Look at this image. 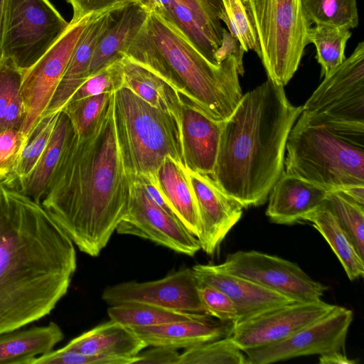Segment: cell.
<instances>
[{"instance_id":"1","label":"cell","mask_w":364,"mask_h":364,"mask_svg":"<svg viewBox=\"0 0 364 364\" xmlns=\"http://www.w3.org/2000/svg\"><path fill=\"white\" fill-rule=\"evenodd\" d=\"M76 268L75 245L41 204L0 183V334L50 314Z\"/></svg>"},{"instance_id":"2","label":"cell","mask_w":364,"mask_h":364,"mask_svg":"<svg viewBox=\"0 0 364 364\" xmlns=\"http://www.w3.org/2000/svg\"><path fill=\"white\" fill-rule=\"evenodd\" d=\"M114 93L87 132L78 136L73 129L41 200L73 244L91 257L108 244L130 195L116 135Z\"/></svg>"},{"instance_id":"3","label":"cell","mask_w":364,"mask_h":364,"mask_svg":"<svg viewBox=\"0 0 364 364\" xmlns=\"http://www.w3.org/2000/svg\"><path fill=\"white\" fill-rule=\"evenodd\" d=\"M302 112L269 78L242 95L223 122L211 177L243 208L265 203L284 171L286 144Z\"/></svg>"},{"instance_id":"4","label":"cell","mask_w":364,"mask_h":364,"mask_svg":"<svg viewBox=\"0 0 364 364\" xmlns=\"http://www.w3.org/2000/svg\"><path fill=\"white\" fill-rule=\"evenodd\" d=\"M286 151V173L329 191L364 186V124L316 122L301 114Z\"/></svg>"},{"instance_id":"5","label":"cell","mask_w":364,"mask_h":364,"mask_svg":"<svg viewBox=\"0 0 364 364\" xmlns=\"http://www.w3.org/2000/svg\"><path fill=\"white\" fill-rule=\"evenodd\" d=\"M147 31L169 68L184 87L186 98L210 119L224 122L243 94L233 56L220 65L205 58L173 24L149 12Z\"/></svg>"},{"instance_id":"6","label":"cell","mask_w":364,"mask_h":364,"mask_svg":"<svg viewBox=\"0 0 364 364\" xmlns=\"http://www.w3.org/2000/svg\"><path fill=\"white\" fill-rule=\"evenodd\" d=\"M114 113L128 176L156 177L167 156L184 166L180 120L173 114L151 105L126 87L114 93Z\"/></svg>"},{"instance_id":"7","label":"cell","mask_w":364,"mask_h":364,"mask_svg":"<svg viewBox=\"0 0 364 364\" xmlns=\"http://www.w3.org/2000/svg\"><path fill=\"white\" fill-rule=\"evenodd\" d=\"M267 78L284 86L296 72L311 23L301 0H249Z\"/></svg>"},{"instance_id":"8","label":"cell","mask_w":364,"mask_h":364,"mask_svg":"<svg viewBox=\"0 0 364 364\" xmlns=\"http://www.w3.org/2000/svg\"><path fill=\"white\" fill-rule=\"evenodd\" d=\"M69 25L49 0H4L1 58L26 70Z\"/></svg>"},{"instance_id":"9","label":"cell","mask_w":364,"mask_h":364,"mask_svg":"<svg viewBox=\"0 0 364 364\" xmlns=\"http://www.w3.org/2000/svg\"><path fill=\"white\" fill-rule=\"evenodd\" d=\"M316 122L364 124V42L329 74L302 106Z\"/></svg>"},{"instance_id":"10","label":"cell","mask_w":364,"mask_h":364,"mask_svg":"<svg viewBox=\"0 0 364 364\" xmlns=\"http://www.w3.org/2000/svg\"><path fill=\"white\" fill-rule=\"evenodd\" d=\"M92 16L71 20L48 50L24 70L20 87L25 110L21 131L29 138L43 118L75 47Z\"/></svg>"},{"instance_id":"11","label":"cell","mask_w":364,"mask_h":364,"mask_svg":"<svg viewBox=\"0 0 364 364\" xmlns=\"http://www.w3.org/2000/svg\"><path fill=\"white\" fill-rule=\"evenodd\" d=\"M130 177L127 210L116 232L151 240L178 253L194 256L200 246L179 219L156 203L146 192L140 178Z\"/></svg>"},{"instance_id":"12","label":"cell","mask_w":364,"mask_h":364,"mask_svg":"<svg viewBox=\"0 0 364 364\" xmlns=\"http://www.w3.org/2000/svg\"><path fill=\"white\" fill-rule=\"evenodd\" d=\"M217 266L298 301L319 300L328 289L296 263L256 250L229 254Z\"/></svg>"},{"instance_id":"13","label":"cell","mask_w":364,"mask_h":364,"mask_svg":"<svg viewBox=\"0 0 364 364\" xmlns=\"http://www.w3.org/2000/svg\"><path fill=\"white\" fill-rule=\"evenodd\" d=\"M353 319L350 309L336 306L325 316L285 339L243 350L245 364H269L299 356L321 355L341 350Z\"/></svg>"},{"instance_id":"14","label":"cell","mask_w":364,"mask_h":364,"mask_svg":"<svg viewBox=\"0 0 364 364\" xmlns=\"http://www.w3.org/2000/svg\"><path fill=\"white\" fill-rule=\"evenodd\" d=\"M199 286L192 267L183 268L154 281H129L109 286L103 291L102 298L109 306L139 304L206 314Z\"/></svg>"},{"instance_id":"15","label":"cell","mask_w":364,"mask_h":364,"mask_svg":"<svg viewBox=\"0 0 364 364\" xmlns=\"http://www.w3.org/2000/svg\"><path fill=\"white\" fill-rule=\"evenodd\" d=\"M336 306L321 299L294 301L234 323L230 336L242 350L272 344L325 316Z\"/></svg>"},{"instance_id":"16","label":"cell","mask_w":364,"mask_h":364,"mask_svg":"<svg viewBox=\"0 0 364 364\" xmlns=\"http://www.w3.org/2000/svg\"><path fill=\"white\" fill-rule=\"evenodd\" d=\"M196 201L200 249L213 255L240 220L243 207L228 196L208 174L186 169Z\"/></svg>"},{"instance_id":"17","label":"cell","mask_w":364,"mask_h":364,"mask_svg":"<svg viewBox=\"0 0 364 364\" xmlns=\"http://www.w3.org/2000/svg\"><path fill=\"white\" fill-rule=\"evenodd\" d=\"M192 269L200 283L217 288L231 299L237 309L236 323L298 301L248 279L222 270L217 264H196Z\"/></svg>"},{"instance_id":"18","label":"cell","mask_w":364,"mask_h":364,"mask_svg":"<svg viewBox=\"0 0 364 364\" xmlns=\"http://www.w3.org/2000/svg\"><path fill=\"white\" fill-rule=\"evenodd\" d=\"M180 124L185 168L211 176L217 160L223 122L210 119L189 101H183Z\"/></svg>"},{"instance_id":"19","label":"cell","mask_w":364,"mask_h":364,"mask_svg":"<svg viewBox=\"0 0 364 364\" xmlns=\"http://www.w3.org/2000/svg\"><path fill=\"white\" fill-rule=\"evenodd\" d=\"M119 7L92 16L75 47L43 117L60 112L75 92L87 79L94 50L115 18Z\"/></svg>"},{"instance_id":"20","label":"cell","mask_w":364,"mask_h":364,"mask_svg":"<svg viewBox=\"0 0 364 364\" xmlns=\"http://www.w3.org/2000/svg\"><path fill=\"white\" fill-rule=\"evenodd\" d=\"M330 191L284 171L273 186L266 215L274 223L291 225L320 207Z\"/></svg>"},{"instance_id":"21","label":"cell","mask_w":364,"mask_h":364,"mask_svg":"<svg viewBox=\"0 0 364 364\" xmlns=\"http://www.w3.org/2000/svg\"><path fill=\"white\" fill-rule=\"evenodd\" d=\"M149 15V11L137 1L118 9L115 18L94 50L87 78L124 58L128 48L146 24Z\"/></svg>"},{"instance_id":"22","label":"cell","mask_w":364,"mask_h":364,"mask_svg":"<svg viewBox=\"0 0 364 364\" xmlns=\"http://www.w3.org/2000/svg\"><path fill=\"white\" fill-rule=\"evenodd\" d=\"M233 323L203 319L176 321L159 326L130 327L147 347L188 349L230 335Z\"/></svg>"},{"instance_id":"23","label":"cell","mask_w":364,"mask_h":364,"mask_svg":"<svg viewBox=\"0 0 364 364\" xmlns=\"http://www.w3.org/2000/svg\"><path fill=\"white\" fill-rule=\"evenodd\" d=\"M146 347L130 327L110 319L73 338L63 348L99 356L134 358Z\"/></svg>"},{"instance_id":"24","label":"cell","mask_w":364,"mask_h":364,"mask_svg":"<svg viewBox=\"0 0 364 364\" xmlns=\"http://www.w3.org/2000/svg\"><path fill=\"white\" fill-rule=\"evenodd\" d=\"M156 183L174 215L196 237L200 222L196 201L185 166L167 156L156 173Z\"/></svg>"},{"instance_id":"25","label":"cell","mask_w":364,"mask_h":364,"mask_svg":"<svg viewBox=\"0 0 364 364\" xmlns=\"http://www.w3.org/2000/svg\"><path fill=\"white\" fill-rule=\"evenodd\" d=\"M63 337L62 329L54 322L1 333L0 364H32L35 358L52 351Z\"/></svg>"},{"instance_id":"26","label":"cell","mask_w":364,"mask_h":364,"mask_svg":"<svg viewBox=\"0 0 364 364\" xmlns=\"http://www.w3.org/2000/svg\"><path fill=\"white\" fill-rule=\"evenodd\" d=\"M124 84L138 97L161 110L173 114L180 120L183 102L176 87L145 66L127 58L122 59Z\"/></svg>"},{"instance_id":"27","label":"cell","mask_w":364,"mask_h":364,"mask_svg":"<svg viewBox=\"0 0 364 364\" xmlns=\"http://www.w3.org/2000/svg\"><path fill=\"white\" fill-rule=\"evenodd\" d=\"M73 132V127L68 116L61 110L43 153L17 191L30 197L36 203L41 204Z\"/></svg>"},{"instance_id":"28","label":"cell","mask_w":364,"mask_h":364,"mask_svg":"<svg viewBox=\"0 0 364 364\" xmlns=\"http://www.w3.org/2000/svg\"><path fill=\"white\" fill-rule=\"evenodd\" d=\"M310 223L328 243L348 279L353 281L364 274L363 258L335 215L323 203L303 218Z\"/></svg>"},{"instance_id":"29","label":"cell","mask_w":364,"mask_h":364,"mask_svg":"<svg viewBox=\"0 0 364 364\" xmlns=\"http://www.w3.org/2000/svg\"><path fill=\"white\" fill-rule=\"evenodd\" d=\"M149 12L173 24L205 58L218 65L215 58L218 46L189 9L176 0H151Z\"/></svg>"},{"instance_id":"30","label":"cell","mask_w":364,"mask_h":364,"mask_svg":"<svg viewBox=\"0 0 364 364\" xmlns=\"http://www.w3.org/2000/svg\"><path fill=\"white\" fill-rule=\"evenodd\" d=\"M107 314L110 319L129 327L159 326L176 321L203 319L209 316L206 314L139 304L110 306Z\"/></svg>"},{"instance_id":"31","label":"cell","mask_w":364,"mask_h":364,"mask_svg":"<svg viewBox=\"0 0 364 364\" xmlns=\"http://www.w3.org/2000/svg\"><path fill=\"white\" fill-rule=\"evenodd\" d=\"M351 32L327 25H315L308 32V43H313L316 49V58L321 66V75L329 74L346 59V43Z\"/></svg>"},{"instance_id":"32","label":"cell","mask_w":364,"mask_h":364,"mask_svg":"<svg viewBox=\"0 0 364 364\" xmlns=\"http://www.w3.org/2000/svg\"><path fill=\"white\" fill-rule=\"evenodd\" d=\"M311 23L355 28L359 23L356 0H301Z\"/></svg>"},{"instance_id":"33","label":"cell","mask_w":364,"mask_h":364,"mask_svg":"<svg viewBox=\"0 0 364 364\" xmlns=\"http://www.w3.org/2000/svg\"><path fill=\"white\" fill-rule=\"evenodd\" d=\"M220 15L230 33L237 38L245 52L253 50L260 58L257 33L249 0H221Z\"/></svg>"},{"instance_id":"34","label":"cell","mask_w":364,"mask_h":364,"mask_svg":"<svg viewBox=\"0 0 364 364\" xmlns=\"http://www.w3.org/2000/svg\"><path fill=\"white\" fill-rule=\"evenodd\" d=\"M326 205L345 230L360 256H364V205L341 191L328 193Z\"/></svg>"},{"instance_id":"35","label":"cell","mask_w":364,"mask_h":364,"mask_svg":"<svg viewBox=\"0 0 364 364\" xmlns=\"http://www.w3.org/2000/svg\"><path fill=\"white\" fill-rule=\"evenodd\" d=\"M178 364H245V355L228 336L186 349Z\"/></svg>"},{"instance_id":"36","label":"cell","mask_w":364,"mask_h":364,"mask_svg":"<svg viewBox=\"0 0 364 364\" xmlns=\"http://www.w3.org/2000/svg\"><path fill=\"white\" fill-rule=\"evenodd\" d=\"M59 112L43 117L36 126L23 151L10 188L18 189L37 164L53 134Z\"/></svg>"},{"instance_id":"37","label":"cell","mask_w":364,"mask_h":364,"mask_svg":"<svg viewBox=\"0 0 364 364\" xmlns=\"http://www.w3.org/2000/svg\"><path fill=\"white\" fill-rule=\"evenodd\" d=\"M28 140L21 129H7L0 132V183L8 188Z\"/></svg>"},{"instance_id":"38","label":"cell","mask_w":364,"mask_h":364,"mask_svg":"<svg viewBox=\"0 0 364 364\" xmlns=\"http://www.w3.org/2000/svg\"><path fill=\"white\" fill-rule=\"evenodd\" d=\"M122 60L116 61L88 77L75 92L68 103L102 93H114L124 87Z\"/></svg>"},{"instance_id":"39","label":"cell","mask_w":364,"mask_h":364,"mask_svg":"<svg viewBox=\"0 0 364 364\" xmlns=\"http://www.w3.org/2000/svg\"><path fill=\"white\" fill-rule=\"evenodd\" d=\"M112 93L90 96L68 103L62 110L68 116L78 136L87 132L99 117Z\"/></svg>"},{"instance_id":"40","label":"cell","mask_w":364,"mask_h":364,"mask_svg":"<svg viewBox=\"0 0 364 364\" xmlns=\"http://www.w3.org/2000/svg\"><path fill=\"white\" fill-rule=\"evenodd\" d=\"M136 359L90 355L63 347L35 358L32 364H135Z\"/></svg>"},{"instance_id":"41","label":"cell","mask_w":364,"mask_h":364,"mask_svg":"<svg viewBox=\"0 0 364 364\" xmlns=\"http://www.w3.org/2000/svg\"><path fill=\"white\" fill-rule=\"evenodd\" d=\"M189 9L199 19L213 40L221 44L223 30L220 15L221 0H176Z\"/></svg>"},{"instance_id":"42","label":"cell","mask_w":364,"mask_h":364,"mask_svg":"<svg viewBox=\"0 0 364 364\" xmlns=\"http://www.w3.org/2000/svg\"><path fill=\"white\" fill-rule=\"evenodd\" d=\"M198 293L208 315L223 322H237L236 307L231 299L224 292L210 285L200 282Z\"/></svg>"},{"instance_id":"43","label":"cell","mask_w":364,"mask_h":364,"mask_svg":"<svg viewBox=\"0 0 364 364\" xmlns=\"http://www.w3.org/2000/svg\"><path fill=\"white\" fill-rule=\"evenodd\" d=\"M24 70L18 68L11 60H0V132L4 131V119L13 97L20 92Z\"/></svg>"},{"instance_id":"44","label":"cell","mask_w":364,"mask_h":364,"mask_svg":"<svg viewBox=\"0 0 364 364\" xmlns=\"http://www.w3.org/2000/svg\"><path fill=\"white\" fill-rule=\"evenodd\" d=\"M137 0H67L73 8L72 21L97 15Z\"/></svg>"},{"instance_id":"45","label":"cell","mask_w":364,"mask_h":364,"mask_svg":"<svg viewBox=\"0 0 364 364\" xmlns=\"http://www.w3.org/2000/svg\"><path fill=\"white\" fill-rule=\"evenodd\" d=\"M245 50L239 41L233 37L225 28L223 30L221 44L217 49L215 58L218 65L230 56H233L237 62L239 75L242 76L245 73L243 55Z\"/></svg>"},{"instance_id":"46","label":"cell","mask_w":364,"mask_h":364,"mask_svg":"<svg viewBox=\"0 0 364 364\" xmlns=\"http://www.w3.org/2000/svg\"><path fill=\"white\" fill-rule=\"evenodd\" d=\"M136 358L135 364H178L180 353L175 349L161 346H151L149 350L140 352Z\"/></svg>"},{"instance_id":"47","label":"cell","mask_w":364,"mask_h":364,"mask_svg":"<svg viewBox=\"0 0 364 364\" xmlns=\"http://www.w3.org/2000/svg\"><path fill=\"white\" fill-rule=\"evenodd\" d=\"M355 360L349 359L341 350L333 351L319 356L321 364H354Z\"/></svg>"},{"instance_id":"48","label":"cell","mask_w":364,"mask_h":364,"mask_svg":"<svg viewBox=\"0 0 364 364\" xmlns=\"http://www.w3.org/2000/svg\"><path fill=\"white\" fill-rule=\"evenodd\" d=\"M341 191L358 203L364 205V186L350 188Z\"/></svg>"},{"instance_id":"49","label":"cell","mask_w":364,"mask_h":364,"mask_svg":"<svg viewBox=\"0 0 364 364\" xmlns=\"http://www.w3.org/2000/svg\"><path fill=\"white\" fill-rule=\"evenodd\" d=\"M4 0H0V60H1V41L3 23V14H4Z\"/></svg>"},{"instance_id":"50","label":"cell","mask_w":364,"mask_h":364,"mask_svg":"<svg viewBox=\"0 0 364 364\" xmlns=\"http://www.w3.org/2000/svg\"><path fill=\"white\" fill-rule=\"evenodd\" d=\"M137 1L140 3L144 7H145L147 10H150L151 0H137Z\"/></svg>"}]
</instances>
